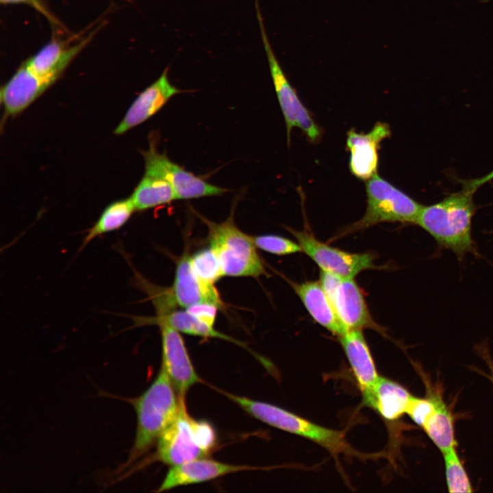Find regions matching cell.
Instances as JSON below:
<instances>
[{"instance_id": "44dd1931", "label": "cell", "mask_w": 493, "mask_h": 493, "mask_svg": "<svg viewBox=\"0 0 493 493\" xmlns=\"http://www.w3.org/2000/svg\"><path fill=\"white\" fill-rule=\"evenodd\" d=\"M152 323L166 325L179 333L197 336L203 338H216L237 344L245 347L242 342L216 331L214 327L199 320L189 314L186 309L170 310L166 313L157 314Z\"/></svg>"}, {"instance_id": "ba28073f", "label": "cell", "mask_w": 493, "mask_h": 493, "mask_svg": "<svg viewBox=\"0 0 493 493\" xmlns=\"http://www.w3.org/2000/svg\"><path fill=\"white\" fill-rule=\"evenodd\" d=\"M155 142L142 152L144 173L161 177L173 188L177 199H191L222 195L227 189L213 185L200 176L186 170L171 161L166 153L157 151Z\"/></svg>"}, {"instance_id": "52a82bcc", "label": "cell", "mask_w": 493, "mask_h": 493, "mask_svg": "<svg viewBox=\"0 0 493 493\" xmlns=\"http://www.w3.org/2000/svg\"><path fill=\"white\" fill-rule=\"evenodd\" d=\"M255 2L260 34L271 77L286 123L287 143L288 144L290 143L291 132L294 127L301 129L308 141L318 143L323 137V129L316 123L311 112L301 102L295 89L291 86L280 66L268 39L258 1L255 0Z\"/></svg>"}, {"instance_id": "5b68a950", "label": "cell", "mask_w": 493, "mask_h": 493, "mask_svg": "<svg viewBox=\"0 0 493 493\" xmlns=\"http://www.w3.org/2000/svg\"><path fill=\"white\" fill-rule=\"evenodd\" d=\"M223 393L249 415L270 426L309 439L332 453L353 451L340 431L320 426L270 403Z\"/></svg>"}, {"instance_id": "83f0119b", "label": "cell", "mask_w": 493, "mask_h": 493, "mask_svg": "<svg viewBox=\"0 0 493 493\" xmlns=\"http://www.w3.org/2000/svg\"><path fill=\"white\" fill-rule=\"evenodd\" d=\"M219 307L211 303H199L190 305L186 310L199 320L214 327Z\"/></svg>"}, {"instance_id": "f546056e", "label": "cell", "mask_w": 493, "mask_h": 493, "mask_svg": "<svg viewBox=\"0 0 493 493\" xmlns=\"http://www.w3.org/2000/svg\"><path fill=\"white\" fill-rule=\"evenodd\" d=\"M492 179H493V170L482 177L465 181V186L476 191L479 187Z\"/></svg>"}, {"instance_id": "4dcf8cb0", "label": "cell", "mask_w": 493, "mask_h": 493, "mask_svg": "<svg viewBox=\"0 0 493 493\" xmlns=\"http://www.w3.org/2000/svg\"><path fill=\"white\" fill-rule=\"evenodd\" d=\"M488 366L490 370V375L488 376L489 379L491 380V381L493 383V362L490 360H488Z\"/></svg>"}, {"instance_id": "5bb4252c", "label": "cell", "mask_w": 493, "mask_h": 493, "mask_svg": "<svg viewBox=\"0 0 493 493\" xmlns=\"http://www.w3.org/2000/svg\"><path fill=\"white\" fill-rule=\"evenodd\" d=\"M168 71L166 67L157 79L138 95L115 129L116 135H121L147 121L173 96L183 92L170 82Z\"/></svg>"}, {"instance_id": "d6986e66", "label": "cell", "mask_w": 493, "mask_h": 493, "mask_svg": "<svg viewBox=\"0 0 493 493\" xmlns=\"http://www.w3.org/2000/svg\"><path fill=\"white\" fill-rule=\"evenodd\" d=\"M411 396L401 385L380 376L373 387L362 394L364 403L388 420H395L405 414Z\"/></svg>"}, {"instance_id": "3957f363", "label": "cell", "mask_w": 493, "mask_h": 493, "mask_svg": "<svg viewBox=\"0 0 493 493\" xmlns=\"http://www.w3.org/2000/svg\"><path fill=\"white\" fill-rule=\"evenodd\" d=\"M179 397L177 414L159 437L154 455V459L170 466L206 457L216 444L213 426L190 416L185 397Z\"/></svg>"}, {"instance_id": "e0dca14e", "label": "cell", "mask_w": 493, "mask_h": 493, "mask_svg": "<svg viewBox=\"0 0 493 493\" xmlns=\"http://www.w3.org/2000/svg\"><path fill=\"white\" fill-rule=\"evenodd\" d=\"M339 337L357 385L363 394L370 390L379 377L364 336L361 329H351Z\"/></svg>"}, {"instance_id": "7c38bea8", "label": "cell", "mask_w": 493, "mask_h": 493, "mask_svg": "<svg viewBox=\"0 0 493 493\" xmlns=\"http://www.w3.org/2000/svg\"><path fill=\"white\" fill-rule=\"evenodd\" d=\"M63 72L39 75L24 64L1 89V103L6 116H15L25 110L49 88Z\"/></svg>"}, {"instance_id": "7402d4cb", "label": "cell", "mask_w": 493, "mask_h": 493, "mask_svg": "<svg viewBox=\"0 0 493 493\" xmlns=\"http://www.w3.org/2000/svg\"><path fill=\"white\" fill-rule=\"evenodd\" d=\"M135 211L136 207L130 197L108 205L96 223L88 230L80 249H84L97 237L121 228Z\"/></svg>"}, {"instance_id": "4316f807", "label": "cell", "mask_w": 493, "mask_h": 493, "mask_svg": "<svg viewBox=\"0 0 493 493\" xmlns=\"http://www.w3.org/2000/svg\"><path fill=\"white\" fill-rule=\"evenodd\" d=\"M438 396L431 395L426 398H418L412 395L405 414L415 423L422 427L435 408Z\"/></svg>"}, {"instance_id": "277c9868", "label": "cell", "mask_w": 493, "mask_h": 493, "mask_svg": "<svg viewBox=\"0 0 493 493\" xmlns=\"http://www.w3.org/2000/svg\"><path fill=\"white\" fill-rule=\"evenodd\" d=\"M201 218L207 226L210 246L218 257L224 276L257 277L266 274L251 236L236 225L233 210L220 223Z\"/></svg>"}, {"instance_id": "cb8c5ba5", "label": "cell", "mask_w": 493, "mask_h": 493, "mask_svg": "<svg viewBox=\"0 0 493 493\" xmlns=\"http://www.w3.org/2000/svg\"><path fill=\"white\" fill-rule=\"evenodd\" d=\"M443 455L448 492H472L468 476L459 458L455 446L443 453Z\"/></svg>"}, {"instance_id": "7a4b0ae2", "label": "cell", "mask_w": 493, "mask_h": 493, "mask_svg": "<svg viewBox=\"0 0 493 493\" xmlns=\"http://www.w3.org/2000/svg\"><path fill=\"white\" fill-rule=\"evenodd\" d=\"M164 368L140 396L127 399L136 414L135 439L127 461L121 470L126 469L156 444L159 437L175 418L180 397Z\"/></svg>"}, {"instance_id": "484cf974", "label": "cell", "mask_w": 493, "mask_h": 493, "mask_svg": "<svg viewBox=\"0 0 493 493\" xmlns=\"http://www.w3.org/2000/svg\"><path fill=\"white\" fill-rule=\"evenodd\" d=\"M255 246L270 253L283 255L302 252L299 243L277 235L251 236Z\"/></svg>"}, {"instance_id": "2e32d148", "label": "cell", "mask_w": 493, "mask_h": 493, "mask_svg": "<svg viewBox=\"0 0 493 493\" xmlns=\"http://www.w3.org/2000/svg\"><path fill=\"white\" fill-rule=\"evenodd\" d=\"M331 303L344 325L348 329H379L370 316L362 292L353 278H342Z\"/></svg>"}, {"instance_id": "8992f818", "label": "cell", "mask_w": 493, "mask_h": 493, "mask_svg": "<svg viewBox=\"0 0 493 493\" xmlns=\"http://www.w3.org/2000/svg\"><path fill=\"white\" fill-rule=\"evenodd\" d=\"M367 207L361 219L342 235L383 222L415 224L422 205L378 174L366 181Z\"/></svg>"}, {"instance_id": "8fae6325", "label": "cell", "mask_w": 493, "mask_h": 493, "mask_svg": "<svg viewBox=\"0 0 493 493\" xmlns=\"http://www.w3.org/2000/svg\"><path fill=\"white\" fill-rule=\"evenodd\" d=\"M162 338V364L179 396L185 397L194 385L202 382L190 359L180 333L172 327L158 325Z\"/></svg>"}, {"instance_id": "ffe728a7", "label": "cell", "mask_w": 493, "mask_h": 493, "mask_svg": "<svg viewBox=\"0 0 493 493\" xmlns=\"http://www.w3.org/2000/svg\"><path fill=\"white\" fill-rule=\"evenodd\" d=\"M130 197L137 211L166 205L177 199V196L168 181L161 177L145 173Z\"/></svg>"}, {"instance_id": "603a6c76", "label": "cell", "mask_w": 493, "mask_h": 493, "mask_svg": "<svg viewBox=\"0 0 493 493\" xmlns=\"http://www.w3.org/2000/svg\"><path fill=\"white\" fill-rule=\"evenodd\" d=\"M422 428L442 453L455 446L453 417L439 396L434 411Z\"/></svg>"}, {"instance_id": "6da1fadb", "label": "cell", "mask_w": 493, "mask_h": 493, "mask_svg": "<svg viewBox=\"0 0 493 493\" xmlns=\"http://www.w3.org/2000/svg\"><path fill=\"white\" fill-rule=\"evenodd\" d=\"M475 190L464 185L442 201L422 207L416 225L425 230L438 245L452 251L459 260L467 254L477 255L472 234L475 212Z\"/></svg>"}, {"instance_id": "d4e9b609", "label": "cell", "mask_w": 493, "mask_h": 493, "mask_svg": "<svg viewBox=\"0 0 493 493\" xmlns=\"http://www.w3.org/2000/svg\"><path fill=\"white\" fill-rule=\"evenodd\" d=\"M190 260L194 273L206 282L214 284L224 276L218 257L210 246L194 253Z\"/></svg>"}, {"instance_id": "4fadbf2b", "label": "cell", "mask_w": 493, "mask_h": 493, "mask_svg": "<svg viewBox=\"0 0 493 493\" xmlns=\"http://www.w3.org/2000/svg\"><path fill=\"white\" fill-rule=\"evenodd\" d=\"M175 305L188 307L199 303H211L224 307V303L213 283L200 279L193 270L187 253L176 265L174 282L166 289Z\"/></svg>"}, {"instance_id": "ac0fdd59", "label": "cell", "mask_w": 493, "mask_h": 493, "mask_svg": "<svg viewBox=\"0 0 493 493\" xmlns=\"http://www.w3.org/2000/svg\"><path fill=\"white\" fill-rule=\"evenodd\" d=\"M290 284L316 323L338 336L349 331L339 319L320 281H290Z\"/></svg>"}, {"instance_id": "9a60e30c", "label": "cell", "mask_w": 493, "mask_h": 493, "mask_svg": "<svg viewBox=\"0 0 493 493\" xmlns=\"http://www.w3.org/2000/svg\"><path fill=\"white\" fill-rule=\"evenodd\" d=\"M257 469V467L229 464L205 457L196 459L171 466L157 492L205 482L233 472Z\"/></svg>"}, {"instance_id": "9c48e42d", "label": "cell", "mask_w": 493, "mask_h": 493, "mask_svg": "<svg viewBox=\"0 0 493 493\" xmlns=\"http://www.w3.org/2000/svg\"><path fill=\"white\" fill-rule=\"evenodd\" d=\"M288 230L296 238L302 249L321 269L341 278H353L361 271L374 266L370 253H349L320 242L307 229Z\"/></svg>"}, {"instance_id": "30bf717a", "label": "cell", "mask_w": 493, "mask_h": 493, "mask_svg": "<svg viewBox=\"0 0 493 493\" xmlns=\"http://www.w3.org/2000/svg\"><path fill=\"white\" fill-rule=\"evenodd\" d=\"M391 136L390 125L377 122L368 133L351 129L346 134V149L350 153L349 168L356 178L367 181L377 175L379 150L381 142Z\"/></svg>"}, {"instance_id": "f1b7e54d", "label": "cell", "mask_w": 493, "mask_h": 493, "mask_svg": "<svg viewBox=\"0 0 493 493\" xmlns=\"http://www.w3.org/2000/svg\"><path fill=\"white\" fill-rule=\"evenodd\" d=\"M1 3H25L31 5L36 10L46 16L49 19L52 20L53 17L51 15L49 10L47 9L42 0H0Z\"/></svg>"}]
</instances>
